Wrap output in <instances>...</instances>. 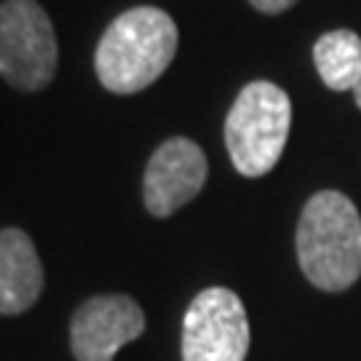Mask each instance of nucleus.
<instances>
[{"label":"nucleus","mask_w":361,"mask_h":361,"mask_svg":"<svg viewBox=\"0 0 361 361\" xmlns=\"http://www.w3.org/2000/svg\"><path fill=\"white\" fill-rule=\"evenodd\" d=\"M174 19L155 6H137L110 22L99 38L94 67L113 94H137L164 75L177 54Z\"/></svg>","instance_id":"f257e3e1"},{"label":"nucleus","mask_w":361,"mask_h":361,"mask_svg":"<svg viewBox=\"0 0 361 361\" xmlns=\"http://www.w3.org/2000/svg\"><path fill=\"white\" fill-rule=\"evenodd\" d=\"M297 257L313 286L343 292L361 276V217L348 195L322 190L297 225Z\"/></svg>","instance_id":"f03ea898"},{"label":"nucleus","mask_w":361,"mask_h":361,"mask_svg":"<svg viewBox=\"0 0 361 361\" xmlns=\"http://www.w3.org/2000/svg\"><path fill=\"white\" fill-rule=\"evenodd\" d=\"M292 102L268 80L246 83L225 118V145L233 166L244 177L268 174L286 147Z\"/></svg>","instance_id":"7ed1b4c3"},{"label":"nucleus","mask_w":361,"mask_h":361,"mask_svg":"<svg viewBox=\"0 0 361 361\" xmlns=\"http://www.w3.org/2000/svg\"><path fill=\"white\" fill-rule=\"evenodd\" d=\"M59 46L35 0L0 3V78L16 91H43L56 75Z\"/></svg>","instance_id":"20e7f679"},{"label":"nucleus","mask_w":361,"mask_h":361,"mask_svg":"<svg viewBox=\"0 0 361 361\" xmlns=\"http://www.w3.org/2000/svg\"><path fill=\"white\" fill-rule=\"evenodd\" d=\"M249 319L241 297L225 286L195 295L182 319V361H244Z\"/></svg>","instance_id":"39448f33"},{"label":"nucleus","mask_w":361,"mask_h":361,"mask_svg":"<svg viewBox=\"0 0 361 361\" xmlns=\"http://www.w3.org/2000/svg\"><path fill=\"white\" fill-rule=\"evenodd\" d=\"M142 308L126 295H97L75 310L70 322V348L75 361H113L123 345L145 332Z\"/></svg>","instance_id":"423d86ee"},{"label":"nucleus","mask_w":361,"mask_h":361,"mask_svg":"<svg viewBox=\"0 0 361 361\" xmlns=\"http://www.w3.org/2000/svg\"><path fill=\"white\" fill-rule=\"evenodd\" d=\"M209 177L207 155L188 137H171L147 161L145 207L153 217H171L204 190Z\"/></svg>","instance_id":"0eeeda50"},{"label":"nucleus","mask_w":361,"mask_h":361,"mask_svg":"<svg viewBox=\"0 0 361 361\" xmlns=\"http://www.w3.org/2000/svg\"><path fill=\"white\" fill-rule=\"evenodd\" d=\"M43 292V265L32 238L19 228L0 231V316L25 313Z\"/></svg>","instance_id":"6e6552de"},{"label":"nucleus","mask_w":361,"mask_h":361,"mask_svg":"<svg viewBox=\"0 0 361 361\" xmlns=\"http://www.w3.org/2000/svg\"><path fill=\"white\" fill-rule=\"evenodd\" d=\"M313 59L332 91H353L361 78V38L350 30H332L316 40Z\"/></svg>","instance_id":"1a4fd4ad"},{"label":"nucleus","mask_w":361,"mask_h":361,"mask_svg":"<svg viewBox=\"0 0 361 361\" xmlns=\"http://www.w3.org/2000/svg\"><path fill=\"white\" fill-rule=\"evenodd\" d=\"M249 3L262 13H281L286 8H292L297 0H249Z\"/></svg>","instance_id":"9d476101"},{"label":"nucleus","mask_w":361,"mask_h":361,"mask_svg":"<svg viewBox=\"0 0 361 361\" xmlns=\"http://www.w3.org/2000/svg\"><path fill=\"white\" fill-rule=\"evenodd\" d=\"M353 99H356V104H359V110H361V78H359V83H356V89H353Z\"/></svg>","instance_id":"9b49d317"}]
</instances>
